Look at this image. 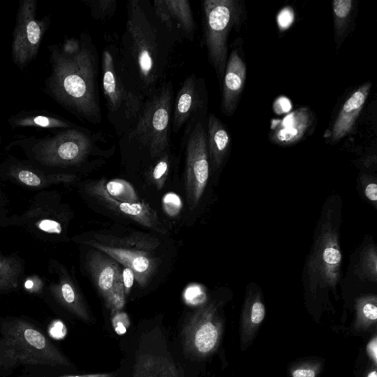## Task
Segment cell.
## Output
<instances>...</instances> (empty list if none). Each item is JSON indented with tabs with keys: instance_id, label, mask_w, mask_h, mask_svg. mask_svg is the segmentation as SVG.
I'll return each instance as SVG.
<instances>
[{
	"instance_id": "6da1fadb",
	"label": "cell",
	"mask_w": 377,
	"mask_h": 377,
	"mask_svg": "<svg viewBox=\"0 0 377 377\" xmlns=\"http://www.w3.org/2000/svg\"><path fill=\"white\" fill-rule=\"evenodd\" d=\"M177 43L149 0H131L118 47L119 58L133 85L149 98L174 68Z\"/></svg>"
},
{
	"instance_id": "7a4b0ae2",
	"label": "cell",
	"mask_w": 377,
	"mask_h": 377,
	"mask_svg": "<svg viewBox=\"0 0 377 377\" xmlns=\"http://www.w3.org/2000/svg\"><path fill=\"white\" fill-rule=\"evenodd\" d=\"M98 50L89 34L69 41L57 56L55 89L60 100L76 116L102 122Z\"/></svg>"
},
{
	"instance_id": "3957f363",
	"label": "cell",
	"mask_w": 377,
	"mask_h": 377,
	"mask_svg": "<svg viewBox=\"0 0 377 377\" xmlns=\"http://www.w3.org/2000/svg\"><path fill=\"white\" fill-rule=\"evenodd\" d=\"M340 197L331 196L324 205L307 260L303 281L312 295L335 291L341 281L343 255L340 244L342 222Z\"/></svg>"
},
{
	"instance_id": "277c9868",
	"label": "cell",
	"mask_w": 377,
	"mask_h": 377,
	"mask_svg": "<svg viewBox=\"0 0 377 377\" xmlns=\"http://www.w3.org/2000/svg\"><path fill=\"white\" fill-rule=\"evenodd\" d=\"M100 66L107 118L120 139L137 124L147 98L124 69L118 46L105 48Z\"/></svg>"
},
{
	"instance_id": "5b68a950",
	"label": "cell",
	"mask_w": 377,
	"mask_h": 377,
	"mask_svg": "<svg viewBox=\"0 0 377 377\" xmlns=\"http://www.w3.org/2000/svg\"><path fill=\"white\" fill-rule=\"evenodd\" d=\"M173 100V83L167 81L146 99L137 124L120 138L121 148L153 161L170 149Z\"/></svg>"
},
{
	"instance_id": "8992f818",
	"label": "cell",
	"mask_w": 377,
	"mask_h": 377,
	"mask_svg": "<svg viewBox=\"0 0 377 377\" xmlns=\"http://www.w3.org/2000/svg\"><path fill=\"white\" fill-rule=\"evenodd\" d=\"M203 30L207 56L222 85L228 61V40L240 24L242 6L237 0H205L202 3Z\"/></svg>"
},
{
	"instance_id": "52a82bcc",
	"label": "cell",
	"mask_w": 377,
	"mask_h": 377,
	"mask_svg": "<svg viewBox=\"0 0 377 377\" xmlns=\"http://www.w3.org/2000/svg\"><path fill=\"white\" fill-rule=\"evenodd\" d=\"M0 341V365H65V356L45 335L25 323H17L4 332Z\"/></svg>"
},
{
	"instance_id": "ba28073f",
	"label": "cell",
	"mask_w": 377,
	"mask_h": 377,
	"mask_svg": "<svg viewBox=\"0 0 377 377\" xmlns=\"http://www.w3.org/2000/svg\"><path fill=\"white\" fill-rule=\"evenodd\" d=\"M89 245L116 260L133 272L135 280L144 287L154 274L158 259L153 252L158 240L145 235H131L125 239L94 240Z\"/></svg>"
},
{
	"instance_id": "9c48e42d",
	"label": "cell",
	"mask_w": 377,
	"mask_h": 377,
	"mask_svg": "<svg viewBox=\"0 0 377 377\" xmlns=\"http://www.w3.org/2000/svg\"><path fill=\"white\" fill-rule=\"evenodd\" d=\"M185 183L188 205L194 209L200 202L209 177L206 122H197L184 131Z\"/></svg>"
},
{
	"instance_id": "30bf717a",
	"label": "cell",
	"mask_w": 377,
	"mask_h": 377,
	"mask_svg": "<svg viewBox=\"0 0 377 377\" xmlns=\"http://www.w3.org/2000/svg\"><path fill=\"white\" fill-rule=\"evenodd\" d=\"M208 109V93L203 78L195 74L183 82L173 100L171 129L175 133L185 127L192 129L199 121L206 122Z\"/></svg>"
},
{
	"instance_id": "8fae6325",
	"label": "cell",
	"mask_w": 377,
	"mask_h": 377,
	"mask_svg": "<svg viewBox=\"0 0 377 377\" xmlns=\"http://www.w3.org/2000/svg\"><path fill=\"white\" fill-rule=\"evenodd\" d=\"M212 306L202 308L193 314L184 330L185 347L193 355L204 356L217 347L219 332Z\"/></svg>"
},
{
	"instance_id": "7c38bea8",
	"label": "cell",
	"mask_w": 377,
	"mask_h": 377,
	"mask_svg": "<svg viewBox=\"0 0 377 377\" xmlns=\"http://www.w3.org/2000/svg\"><path fill=\"white\" fill-rule=\"evenodd\" d=\"M105 181L94 182L89 187V193L97 200L114 212L128 217L133 221L150 228H158L159 219L151 206L144 202L127 203L111 197L105 188Z\"/></svg>"
},
{
	"instance_id": "4fadbf2b",
	"label": "cell",
	"mask_w": 377,
	"mask_h": 377,
	"mask_svg": "<svg viewBox=\"0 0 377 377\" xmlns=\"http://www.w3.org/2000/svg\"><path fill=\"white\" fill-rule=\"evenodd\" d=\"M247 67L237 49H234L226 63L223 79L222 110L226 117L236 111L245 87Z\"/></svg>"
},
{
	"instance_id": "5bb4252c",
	"label": "cell",
	"mask_w": 377,
	"mask_h": 377,
	"mask_svg": "<svg viewBox=\"0 0 377 377\" xmlns=\"http://www.w3.org/2000/svg\"><path fill=\"white\" fill-rule=\"evenodd\" d=\"M371 86L370 82L364 83L343 103L332 129L330 143L339 142L354 130L356 122L368 99Z\"/></svg>"
},
{
	"instance_id": "9a60e30c",
	"label": "cell",
	"mask_w": 377,
	"mask_h": 377,
	"mask_svg": "<svg viewBox=\"0 0 377 377\" xmlns=\"http://www.w3.org/2000/svg\"><path fill=\"white\" fill-rule=\"evenodd\" d=\"M41 25L34 18L29 6L23 8L14 44V54L19 63H25L36 52L41 37Z\"/></svg>"
},
{
	"instance_id": "2e32d148",
	"label": "cell",
	"mask_w": 377,
	"mask_h": 377,
	"mask_svg": "<svg viewBox=\"0 0 377 377\" xmlns=\"http://www.w3.org/2000/svg\"><path fill=\"white\" fill-rule=\"evenodd\" d=\"M206 143L209 162L214 171L221 169L231 149V136L224 123L215 114H208L206 121Z\"/></svg>"
},
{
	"instance_id": "e0dca14e",
	"label": "cell",
	"mask_w": 377,
	"mask_h": 377,
	"mask_svg": "<svg viewBox=\"0 0 377 377\" xmlns=\"http://www.w3.org/2000/svg\"><path fill=\"white\" fill-rule=\"evenodd\" d=\"M312 112L307 108L292 112L272 132L271 142L284 146L299 142L312 125Z\"/></svg>"
},
{
	"instance_id": "ac0fdd59",
	"label": "cell",
	"mask_w": 377,
	"mask_h": 377,
	"mask_svg": "<svg viewBox=\"0 0 377 377\" xmlns=\"http://www.w3.org/2000/svg\"><path fill=\"white\" fill-rule=\"evenodd\" d=\"M171 18L170 33L180 43L184 41H193L195 37V23L190 1L188 0H165Z\"/></svg>"
},
{
	"instance_id": "d6986e66",
	"label": "cell",
	"mask_w": 377,
	"mask_h": 377,
	"mask_svg": "<svg viewBox=\"0 0 377 377\" xmlns=\"http://www.w3.org/2000/svg\"><path fill=\"white\" fill-rule=\"evenodd\" d=\"M94 283L103 298L106 297L115 282L122 276V270L116 260L101 252L94 250L89 261Z\"/></svg>"
},
{
	"instance_id": "ffe728a7",
	"label": "cell",
	"mask_w": 377,
	"mask_h": 377,
	"mask_svg": "<svg viewBox=\"0 0 377 377\" xmlns=\"http://www.w3.org/2000/svg\"><path fill=\"white\" fill-rule=\"evenodd\" d=\"M335 43L338 49L351 32L356 14L353 0H334L333 2Z\"/></svg>"
},
{
	"instance_id": "44dd1931",
	"label": "cell",
	"mask_w": 377,
	"mask_h": 377,
	"mask_svg": "<svg viewBox=\"0 0 377 377\" xmlns=\"http://www.w3.org/2000/svg\"><path fill=\"white\" fill-rule=\"evenodd\" d=\"M136 377H179L174 366L162 358L143 356L136 366Z\"/></svg>"
},
{
	"instance_id": "7402d4cb",
	"label": "cell",
	"mask_w": 377,
	"mask_h": 377,
	"mask_svg": "<svg viewBox=\"0 0 377 377\" xmlns=\"http://www.w3.org/2000/svg\"><path fill=\"white\" fill-rule=\"evenodd\" d=\"M356 272L361 280L376 283L377 250L374 244H370L363 250Z\"/></svg>"
},
{
	"instance_id": "603a6c76",
	"label": "cell",
	"mask_w": 377,
	"mask_h": 377,
	"mask_svg": "<svg viewBox=\"0 0 377 377\" xmlns=\"http://www.w3.org/2000/svg\"><path fill=\"white\" fill-rule=\"evenodd\" d=\"M105 188L111 197L118 201L132 204L140 202L133 186L127 181L117 179L105 182Z\"/></svg>"
},
{
	"instance_id": "cb8c5ba5",
	"label": "cell",
	"mask_w": 377,
	"mask_h": 377,
	"mask_svg": "<svg viewBox=\"0 0 377 377\" xmlns=\"http://www.w3.org/2000/svg\"><path fill=\"white\" fill-rule=\"evenodd\" d=\"M153 162L154 163L150 170L151 176L156 186L162 188L167 177H169L171 170L172 162L171 149L166 151Z\"/></svg>"
},
{
	"instance_id": "d4e9b609",
	"label": "cell",
	"mask_w": 377,
	"mask_h": 377,
	"mask_svg": "<svg viewBox=\"0 0 377 377\" xmlns=\"http://www.w3.org/2000/svg\"><path fill=\"white\" fill-rule=\"evenodd\" d=\"M87 5L94 19L106 21L116 14L118 0H88Z\"/></svg>"
},
{
	"instance_id": "484cf974",
	"label": "cell",
	"mask_w": 377,
	"mask_h": 377,
	"mask_svg": "<svg viewBox=\"0 0 377 377\" xmlns=\"http://www.w3.org/2000/svg\"><path fill=\"white\" fill-rule=\"evenodd\" d=\"M61 294L66 305H68L70 308V310L74 312L78 317L85 321L89 320L87 310L85 306L83 305V303L79 301L77 293L68 283H65V284L62 286Z\"/></svg>"
},
{
	"instance_id": "4316f807",
	"label": "cell",
	"mask_w": 377,
	"mask_h": 377,
	"mask_svg": "<svg viewBox=\"0 0 377 377\" xmlns=\"http://www.w3.org/2000/svg\"><path fill=\"white\" fill-rule=\"evenodd\" d=\"M125 293L122 276L115 282L111 290L105 297L107 307L114 314L122 310L125 305Z\"/></svg>"
},
{
	"instance_id": "83f0119b",
	"label": "cell",
	"mask_w": 377,
	"mask_h": 377,
	"mask_svg": "<svg viewBox=\"0 0 377 377\" xmlns=\"http://www.w3.org/2000/svg\"><path fill=\"white\" fill-rule=\"evenodd\" d=\"M183 203L180 195L174 193H166L162 198V207L165 213L171 217H175L182 211Z\"/></svg>"
},
{
	"instance_id": "f1b7e54d",
	"label": "cell",
	"mask_w": 377,
	"mask_h": 377,
	"mask_svg": "<svg viewBox=\"0 0 377 377\" xmlns=\"http://www.w3.org/2000/svg\"><path fill=\"white\" fill-rule=\"evenodd\" d=\"M250 319L254 324H259L266 316V308L259 298V292H252V297L250 299Z\"/></svg>"
},
{
	"instance_id": "f546056e",
	"label": "cell",
	"mask_w": 377,
	"mask_h": 377,
	"mask_svg": "<svg viewBox=\"0 0 377 377\" xmlns=\"http://www.w3.org/2000/svg\"><path fill=\"white\" fill-rule=\"evenodd\" d=\"M112 323L114 330L118 334H123L127 332L130 326V321L127 314L120 311L112 314Z\"/></svg>"
},
{
	"instance_id": "4dcf8cb0",
	"label": "cell",
	"mask_w": 377,
	"mask_h": 377,
	"mask_svg": "<svg viewBox=\"0 0 377 377\" xmlns=\"http://www.w3.org/2000/svg\"><path fill=\"white\" fill-rule=\"evenodd\" d=\"M361 310L363 315L367 319L376 321L377 319V308L376 298H365L361 300Z\"/></svg>"
},
{
	"instance_id": "1f68e13d",
	"label": "cell",
	"mask_w": 377,
	"mask_h": 377,
	"mask_svg": "<svg viewBox=\"0 0 377 377\" xmlns=\"http://www.w3.org/2000/svg\"><path fill=\"white\" fill-rule=\"evenodd\" d=\"M363 179L366 182V184L363 182V193L366 198L374 204H376L377 202V184L376 180H372L371 177L363 176Z\"/></svg>"
},
{
	"instance_id": "d6a6232c",
	"label": "cell",
	"mask_w": 377,
	"mask_h": 377,
	"mask_svg": "<svg viewBox=\"0 0 377 377\" xmlns=\"http://www.w3.org/2000/svg\"><path fill=\"white\" fill-rule=\"evenodd\" d=\"M67 327L64 323L61 321H56L52 323L49 328V334L52 338L56 340L65 338L67 334Z\"/></svg>"
},
{
	"instance_id": "836d02e7",
	"label": "cell",
	"mask_w": 377,
	"mask_h": 377,
	"mask_svg": "<svg viewBox=\"0 0 377 377\" xmlns=\"http://www.w3.org/2000/svg\"><path fill=\"white\" fill-rule=\"evenodd\" d=\"M122 279L123 281L125 296L129 294L131 288L133 286L135 276L132 270L129 268H125L122 271Z\"/></svg>"
},
{
	"instance_id": "e575fe53",
	"label": "cell",
	"mask_w": 377,
	"mask_h": 377,
	"mask_svg": "<svg viewBox=\"0 0 377 377\" xmlns=\"http://www.w3.org/2000/svg\"><path fill=\"white\" fill-rule=\"evenodd\" d=\"M19 179L23 183L31 186H39L41 182V180L36 174L28 171L20 172L19 174Z\"/></svg>"
},
{
	"instance_id": "d590c367",
	"label": "cell",
	"mask_w": 377,
	"mask_h": 377,
	"mask_svg": "<svg viewBox=\"0 0 377 377\" xmlns=\"http://www.w3.org/2000/svg\"><path fill=\"white\" fill-rule=\"evenodd\" d=\"M39 227L43 231L51 234H60L61 233V225L56 222L51 221V219H44L39 224Z\"/></svg>"
},
{
	"instance_id": "8d00e7d4",
	"label": "cell",
	"mask_w": 377,
	"mask_h": 377,
	"mask_svg": "<svg viewBox=\"0 0 377 377\" xmlns=\"http://www.w3.org/2000/svg\"><path fill=\"white\" fill-rule=\"evenodd\" d=\"M279 18V25L282 28H287L292 22V15L287 10V12H282Z\"/></svg>"
},
{
	"instance_id": "74e56055",
	"label": "cell",
	"mask_w": 377,
	"mask_h": 377,
	"mask_svg": "<svg viewBox=\"0 0 377 377\" xmlns=\"http://www.w3.org/2000/svg\"><path fill=\"white\" fill-rule=\"evenodd\" d=\"M292 377H316V373L310 369H298L293 371Z\"/></svg>"
},
{
	"instance_id": "f35d334b",
	"label": "cell",
	"mask_w": 377,
	"mask_h": 377,
	"mask_svg": "<svg viewBox=\"0 0 377 377\" xmlns=\"http://www.w3.org/2000/svg\"><path fill=\"white\" fill-rule=\"evenodd\" d=\"M377 341L376 338H374L373 341L370 342V343L368 345V352L369 355L371 356V358H373L374 361L376 363L377 359Z\"/></svg>"
},
{
	"instance_id": "ab89813d",
	"label": "cell",
	"mask_w": 377,
	"mask_h": 377,
	"mask_svg": "<svg viewBox=\"0 0 377 377\" xmlns=\"http://www.w3.org/2000/svg\"><path fill=\"white\" fill-rule=\"evenodd\" d=\"M34 122L40 127H47L50 125V120L45 117H37L34 119Z\"/></svg>"
},
{
	"instance_id": "60d3db41",
	"label": "cell",
	"mask_w": 377,
	"mask_h": 377,
	"mask_svg": "<svg viewBox=\"0 0 377 377\" xmlns=\"http://www.w3.org/2000/svg\"><path fill=\"white\" fill-rule=\"evenodd\" d=\"M61 377H113L111 374H87V375H80V376H61Z\"/></svg>"
},
{
	"instance_id": "b9f144b4",
	"label": "cell",
	"mask_w": 377,
	"mask_h": 377,
	"mask_svg": "<svg viewBox=\"0 0 377 377\" xmlns=\"http://www.w3.org/2000/svg\"><path fill=\"white\" fill-rule=\"evenodd\" d=\"M34 286V282L31 280H28L25 283V288L27 289H31Z\"/></svg>"
},
{
	"instance_id": "7bdbcfd3",
	"label": "cell",
	"mask_w": 377,
	"mask_h": 377,
	"mask_svg": "<svg viewBox=\"0 0 377 377\" xmlns=\"http://www.w3.org/2000/svg\"><path fill=\"white\" fill-rule=\"evenodd\" d=\"M368 377H377V373L376 371H373V372H371Z\"/></svg>"
},
{
	"instance_id": "ee69618b",
	"label": "cell",
	"mask_w": 377,
	"mask_h": 377,
	"mask_svg": "<svg viewBox=\"0 0 377 377\" xmlns=\"http://www.w3.org/2000/svg\"><path fill=\"white\" fill-rule=\"evenodd\" d=\"M0 267H1V264H0Z\"/></svg>"
}]
</instances>
